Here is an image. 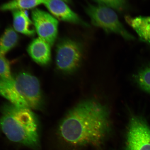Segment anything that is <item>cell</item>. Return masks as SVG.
<instances>
[{
    "label": "cell",
    "instance_id": "obj_1",
    "mask_svg": "<svg viewBox=\"0 0 150 150\" xmlns=\"http://www.w3.org/2000/svg\"><path fill=\"white\" fill-rule=\"evenodd\" d=\"M110 129L108 108L98 101L89 99L68 112L59 125L58 134L67 145L97 147L102 143Z\"/></svg>",
    "mask_w": 150,
    "mask_h": 150
},
{
    "label": "cell",
    "instance_id": "obj_2",
    "mask_svg": "<svg viewBox=\"0 0 150 150\" xmlns=\"http://www.w3.org/2000/svg\"><path fill=\"white\" fill-rule=\"evenodd\" d=\"M0 130L14 143L41 150L39 122L30 109L8 103L1 108Z\"/></svg>",
    "mask_w": 150,
    "mask_h": 150
},
{
    "label": "cell",
    "instance_id": "obj_3",
    "mask_svg": "<svg viewBox=\"0 0 150 150\" xmlns=\"http://www.w3.org/2000/svg\"><path fill=\"white\" fill-rule=\"evenodd\" d=\"M85 9L92 23L96 27L102 28L106 33L117 34L126 40L134 39L120 21L113 9L102 5L89 4Z\"/></svg>",
    "mask_w": 150,
    "mask_h": 150
},
{
    "label": "cell",
    "instance_id": "obj_4",
    "mask_svg": "<svg viewBox=\"0 0 150 150\" xmlns=\"http://www.w3.org/2000/svg\"><path fill=\"white\" fill-rule=\"evenodd\" d=\"M83 54L82 45L70 39H61L56 49V64L63 72H72L80 64Z\"/></svg>",
    "mask_w": 150,
    "mask_h": 150
},
{
    "label": "cell",
    "instance_id": "obj_5",
    "mask_svg": "<svg viewBox=\"0 0 150 150\" xmlns=\"http://www.w3.org/2000/svg\"><path fill=\"white\" fill-rule=\"evenodd\" d=\"M126 150H150V127L145 120L133 116L127 129Z\"/></svg>",
    "mask_w": 150,
    "mask_h": 150
},
{
    "label": "cell",
    "instance_id": "obj_6",
    "mask_svg": "<svg viewBox=\"0 0 150 150\" xmlns=\"http://www.w3.org/2000/svg\"><path fill=\"white\" fill-rule=\"evenodd\" d=\"M32 18L39 37L52 46L57 38L59 22L57 19L48 13L35 8L31 13Z\"/></svg>",
    "mask_w": 150,
    "mask_h": 150
},
{
    "label": "cell",
    "instance_id": "obj_7",
    "mask_svg": "<svg viewBox=\"0 0 150 150\" xmlns=\"http://www.w3.org/2000/svg\"><path fill=\"white\" fill-rule=\"evenodd\" d=\"M21 87L24 98L30 109H37L42 105L40 83L35 76L25 72L19 74L14 77Z\"/></svg>",
    "mask_w": 150,
    "mask_h": 150
},
{
    "label": "cell",
    "instance_id": "obj_8",
    "mask_svg": "<svg viewBox=\"0 0 150 150\" xmlns=\"http://www.w3.org/2000/svg\"><path fill=\"white\" fill-rule=\"evenodd\" d=\"M55 18L62 21L89 27V24L80 18L62 0H45L44 4Z\"/></svg>",
    "mask_w": 150,
    "mask_h": 150
},
{
    "label": "cell",
    "instance_id": "obj_9",
    "mask_svg": "<svg viewBox=\"0 0 150 150\" xmlns=\"http://www.w3.org/2000/svg\"><path fill=\"white\" fill-rule=\"evenodd\" d=\"M0 95L15 105L29 108L20 84L14 77L11 79L0 78Z\"/></svg>",
    "mask_w": 150,
    "mask_h": 150
},
{
    "label": "cell",
    "instance_id": "obj_10",
    "mask_svg": "<svg viewBox=\"0 0 150 150\" xmlns=\"http://www.w3.org/2000/svg\"><path fill=\"white\" fill-rule=\"evenodd\" d=\"M51 45L40 37L30 43L28 48V54L33 60L42 65L50 63L51 59Z\"/></svg>",
    "mask_w": 150,
    "mask_h": 150
},
{
    "label": "cell",
    "instance_id": "obj_11",
    "mask_svg": "<svg viewBox=\"0 0 150 150\" xmlns=\"http://www.w3.org/2000/svg\"><path fill=\"white\" fill-rule=\"evenodd\" d=\"M12 15L15 30L28 36L35 35V30L33 22L26 10L13 11Z\"/></svg>",
    "mask_w": 150,
    "mask_h": 150
},
{
    "label": "cell",
    "instance_id": "obj_12",
    "mask_svg": "<svg viewBox=\"0 0 150 150\" xmlns=\"http://www.w3.org/2000/svg\"><path fill=\"white\" fill-rule=\"evenodd\" d=\"M125 19L129 25L136 31L140 40L150 44V16L132 18L127 16Z\"/></svg>",
    "mask_w": 150,
    "mask_h": 150
},
{
    "label": "cell",
    "instance_id": "obj_13",
    "mask_svg": "<svg viewBox=\"0 0 150 150\" xmlns=\"http://www.w3.org/2000/svg\"><path fill=\"white\" fill-rule=\"evenodd\" d=\"M19 40L17 32L14 28L8 27L0 37V52L2 55L12 50L16 46Z\"/></svg>",
    "mask_w": 150,
    "mask_h": 150
},
{
    "label": "cell",
    "instance_id": "obj_14",
    "mask_svg": "<svg viewBox=\"0 0 150 150\" xmlns=\"http://www.w3.org/2000/svg\"><path fill=\"white\" fill-rule=\"evenodd\" d=\"M45 0H12L0 6V10L3 11L26 10L35 8Z\"/></svg>",
    "mask_w": 150,
    "mask_h": 150
},
{
    "label": "cell",
    "instance_id": "obj_15",
    "mask_svg": "<svg viewBox=\"0 0 150 150\" xmlns=\"http://www.w3.org/2000/svg\"><path fill=\"white\" fill-rule=\"evenodd\" d=\"M134 79L141 88L150 93V64L139 71L135 76Z\"/></svg>",
    "mask_w": 150,
    "mask_h": 150
},
{
    "label": "cell",
    "instance_id": "obj_16",
    "mask_svg": "<svg viewBox=\"0 0 150 150\" xmlns=\"http://www.w3.org/2000/svg\"><path fill=\"white\" fill-rule=\"evenodd\" d=\"M99 5L107 6L121 12L127 8L126 0H94Z\"/></svg>",
    "mask_w": 150,
    "mask_h": 150
},
{
    "label": "cell",
    "instance_id": "obj_17",
    "mask_svg": "<svg viewBox=\"0 0 150 150\" xmlns=\"http://www.w3.org/2000/svg\"><path fill=\"white\" fill-rule=\"evenodd\" d=\"M13 78L9 61L4 55L0 56V78L11 79Z\"/></svg>",
    "mask_w": 150,
    "mask_h": 150
},
{
    "label": "cell",
    "instance_id": "obj_18",
    "mask_svg": "<svg viewBox=\"0 0 150 150\" xmlns=\"http://www.w3.org/2000/svg\"><path fill=\"white\" fill-rule=\"evenodd\" d=\"M62 1L65 2L67 3H71V0H62Z\"/></svg>",
    "mask_w": 150,
    "mask_h": 150
},
{
    "label": "cell",
    "instance_id": "obj_19",
    "mask_svg": "<svg viewBox=\"0 0 150 150\" xmlns=\"http://www.w3.org/2000/svg\"><path fill=\"white\" fill-rule=\"evenodd\" d=\"M2 55V54H1V52H0V56Z\"/></svg>",
    "mask_w": 150,
    "mask_h": 150
}]
</instances>
